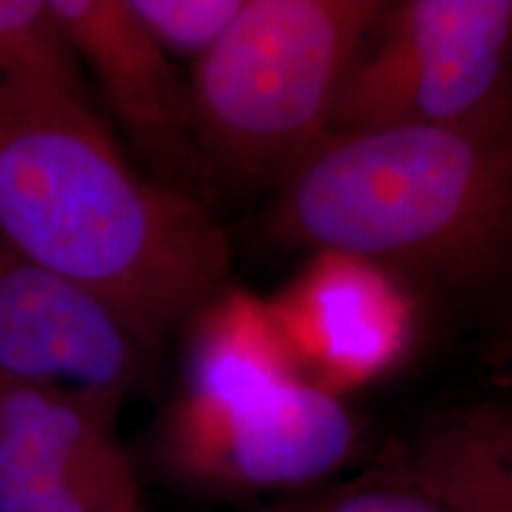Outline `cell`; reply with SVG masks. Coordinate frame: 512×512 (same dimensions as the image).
<instances>
[{
	"label": "cell",
	"instance_id": "7",
	"mask_svg": "<svg viewBox=\"0 0 512 512\" xmlns=\"http://www.w3.org/2000/svg\"><path fill=\"white\" fill-rule=\"evenodd\" d=\"M152 363L102 299L0 242V384L124 401Z\"/></svg>",
	"mask_w": 512,
	"mask_h": 512
},
{
	"label": "cell",
	"instance_id": "9",
	"mask_svg": "<svg viewBox=\"0 0 512 512\" xmlns=\"http://www.w3.org/2000/svg\"><path fill=\"white\" fill-rule=\"evenodd\" d=\"M306 380L344 396L401 361L415 332L413 299L368 261L313 254L294 283L268 299Z\"/></svg>",
	"mask_w": 512,
	"mask_h": 512
},
{
	"label": "cell",
	"instance_id": "13",
	"mask_svg": "<svg viewBox=\"0 0 512 512\" xmlns=\"http://www.w3.org/2000/svg\"><path fill=\"white\" fill-rule=\"evenodd\" d=\"M126 5L171 60L200 62L235 22L245 0H126Z\"/></svg>",
	"mask_w": 512,
	"mask_h": 512
},
{
	"label": "cell",
	"instance_id": "5",
	"mask_svg": "<svg viewBox=\"0 0 512 512\" xmlns=\"http://www.w3.org/2000/svg\"><path fill=\"white\" fill-rule=\"evenodd\" d=\"M358 425L344 396L294 377L238 406H171L162 456L188 484L233 494L304 491L354 453Z\"/></svg>",
	"mask_w": 512,
	"mask_h": 512
},
{
	"label": "cell",
	"instance_id": "10",
	"mask_svg": "<svg viewBox=\"0 0 512 512\" xmlns=\"http://www.w3.org/2000/svg\"><path fill=\"white\" fill-rule=\"evenodd\" d=\"M176 406L221 411L304 377L268 299L226 285L185 323Z\"/></svg>",
	"mask_w": 512,
	"mask_h": 512
},
{
	"label": "cell",
	"instance_id": "12",
	"mask_svg": "<svg viewBox=\"0 0 512 512\" xmlns=\"http://www.w3.org/2000/svg\"><path fill=\"white\" fill-rule=\"evenodd\" d=\"M88 91L48 0H0V88Z\"/></svg>",
	"mask_w": 512,
	"mask_h": 512
},
{
	"label": "cell",
	"instance_id": "6",
	"mask_svg": "<svg viewBox=\"0 0 512 512\" xmlns=\"http://www.w3.org/2000/svg\"><path fill=\"white\" fill-rule=\"evenodd\" d=\"M121 403L0 384V512H155L119 441Z\"/></svg>",
	"mask_w": 512,
	"mask_h": 512
},
{
	"label": "cell",
	"instance_id": "11",
	"mask_svg": "<svg viewBox=\"0 0 512 512\" xmlns=\"http://www.w3.org/2000/svg\"><path fill=\"white\" fill-rule=\"evenodd\" d=\"M384 470L456 512H512V399L470 403L427 420Z\"/></svg>",
	"mask_w": 512,
	"mask_h": 512
},
{
	"label": "cell",
	"instance_id": "8",
	"mask_svg": "<svg viewBox=\"0 0 512 512\" xmlns=\"http://www.w3.org/2000/svg\"><path fill=\"white\" fill-rule=\"evenodd\" d=\"M107 112L155 181L209 204L190 83L145 34L126 0H48Z\"/></svg>",
	"mask_w": 512,
	"mask_h": 512
},
{
	"label": "cell",
	"instance_id": "1",
	"mask_svg": "<svg viewBox=\"0 0 512 512\" xmlns=\"http://www.w3.org/2000/svg\"><path fill=\"white\" fill-rule=\"evenodd\" d=\"M0 242L102 299L152 358L233 268L209 204L133 164L91 91L0 88Z\"/></svg>",
	"mask_w": 512,
	"mask_h": 512
},
{
	"label": "cell",
	"instance_id": "4",
	"mask_svg": "<svg viewBox=\"0 0 512 512\" xmlns=\"http://www.w3.org/2000/svg\"><path fill=\"white\" fill-rule=\"evenodd\" d=\"M512 105V0L387 3L339 95L332 133L458 124Z\"/></svg>",
	"mask_w": 512,
	"mask_h": 512
},
{
	"label": "cell",
	"instance_id": "2",
	"mask_svg": "<svg viewBox=\"0 0 512 512\" xmlns=\"http://www.w3.org/2000/svg\"><path fill=\"white\" fill-rule=\"evenodd\" d=\"M285 245L482 290L512 275V105L458 121L330 133L275 185Z\"/></svg>",
	"mask_w": 512,
	"mask_h": 512
},
{
	"label": "cell",
	"instance_id": "3",
	"mask_svg": "<svg viewBox=\"0 0 512 512\" xmlns=\"http://www.w3.org/2000/svg\"><path fill=\"white\" fill-rule=\"evenodd\" d=\"M382 0H245L190 83L214 185H278L332 133L344 83Z\"/></svg>",
	"mask_w": 512,
	"mask_h": 512
},
{
	"label": "cell",
	"instance_id": "14",
	"mask_svg": "<svg viewBox=\"0 0 512 512\" xmlns=\"http://www.w3.org/2000/svg\"><path fill=\"white\" fill-rule=\"evenodd\" d=\"M238 512H456L406 479L380 470L328 489L297 491Z\"/></svg>",
	"mask_w": 512,
	"mask_h": 512
}]
</instances>
